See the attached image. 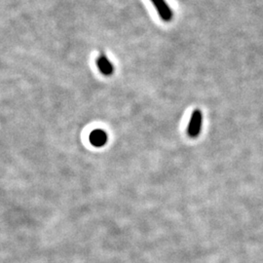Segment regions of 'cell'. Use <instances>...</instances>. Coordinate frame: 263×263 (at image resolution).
<instances>
[{"label":"cell","instance_id":"cell-4","mask_svg":"<svg viewBox=\"0 0 263 263\" xmlns=\"http://www.w3.org/2000/svg\"><path fill=\"white\" fill-rule=\"evenodd\" d=\"M89 141L94 147H103L108 141V135L102 129H96L91 132L89 136Z\"/></svg>","mask_w":263,"mask_h":263},{"label":"cell","instance_id":"cell-1","mask_svg":"<svg viewBox=\"0 0 263 263\" xmlns=\"http://www.w3.org/2000/svg\"><path fill=\"white\" fill-rule=\"evenodd\" d=\"M162 21L168 23L173 20L174 13L166 0H151Z\"/></svg>","mask_w":263,"mask_h":263},{"label":"cell","instance_id":"cell-3","mask_svg":"<svg viewBox=\"0 0 263 263\" xmlns=\"http://www.w3.org/2000/svg\"><path fill=\"white\" fill-rule=\"evenodd\" d=\"M96 64L98 66V69L101 71V73L104 76H111L114 72V66L112 63L109 61V59L102 53L97 58Z\"/></svg>","mask_w":263,"mask_h":263},{"label":"cell","instance_id":"cell-2","mask_svg":"<svg viewBox=\"0 0 263 263\" xmlns=\"http://www.w3.org/2000/svg\"><path fill=\"white\" fill-rule=\"evenodd\" d=\"M202 122H203L202 112L200 110H195L192 113L190 122L188 125L187 133L191 138H196L200 134L201 128H202Z\"/></svg>","mask_w":263,"mask_h":263}]
</instances>
